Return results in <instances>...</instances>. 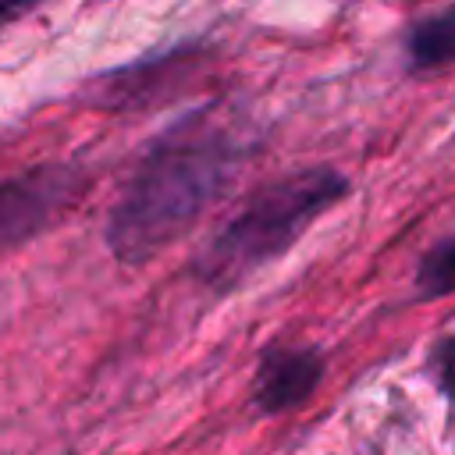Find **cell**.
I'll list each match as a JSON object with an SVG mask.
<instances>
[{
  "instance_id": "obj_7",
  "label": "cell",
  "mask_w": 455,
  "mask_h": 455,
  "mask_svg": "<svg viewBox=\"0 0 455 455\" xmlns=\"http://www.w3.org/2000/svg\"><path fill=\"white\" fill-rule=\"evenodd\" d=\"M430 370L437 377V387L455 402V334L441 338L434 345V355H430Z\"/></svg>"
},
{
  "instance_id": "obj_8",
  "label": "cell",
  "mask_w": 455,
  "mask_h": 455,
  "mask_svg": "<svg viewBox=\"0 0 455 455\" xmlns=\"http://www.w3.org/2000/svg\"><path fill=\"white\" fill-rule=\"evenodd\" d=\"M28 11V4H0V25L4 21H14V18H21Z\"/></svg>"
},
{
  "instance_id": "obj_6",
  "label": "cell",
  "mask_w": 455,
  "mask_h": 455,
  "mask_svg": "<svg viewBox=\"0 0 455 455\" xmlns=\"http://www.w3.org/2000/svg\"><path fill=\"white\" fill-rule=\"evenodd\" d=\"M416 291L423 299L455 291V235H448L444 242L427 249V256L419 259V270H416Z\"/></svg>"
},
{
  "instance_id": "obj_1",
  "label": "cell",
  "mask_w": 455,
  "mask_h": 455,
  "mask_svg": "<svg viewBox=\"0 0 455 455\" xmlns=\"http://www.w3.org/2000/svg\"><path fill=\"white\" fill-rule=\"evenodd\" d=\"M245 142L210 114L167 128L132 171L107 220V245L124 263H142L171 245L231 185Z\"/></svg>"
},
{
  "instance_id": "obj_5",
  "label": "cell",
  "mask_w": 455,
  "mask_h": 455,
  "mask_svg": "<svg viewBox=\"0 0 455 455\" xmlns=\"http://www.w3.org/2000/svg\"><path fill=\"white\" fill-rule=\"evenodd\" d=\"M405 57L416 71L455 60V7L412 21L405 32Z\"/></svg>"
},
{
  "instance_id": "obj_3",
  "label": "cell",
  "mask_w": 455,
  "mask_h": 455,
  "mask_svg": "<svg viewBox=\"0 0 455 455\" xmlns=\"http://www.w3.org/2000/svg\"><path fill=\"white\" fill-rule=\"evenodd\" d=\"M85 188L78 167H32L0 181V249H11L43 231Z\"/></svg>"
},
{
  "instance_id": "obj_4",
  "label": "cell",
  "mask_w": 455,
  "mask_h": 455,
  "mask_svg": "<svg viewBox=\"0 0 455 455\" xmlns=\"http://www.w3.org/2000/svg\"><path fill=\"white\" fill-rule=\"evenodd\" d=\"M323 377V359L316 348H270L259 359L252 398L263 412H284L299 402H306Z\"/></svg>"
},
{
  "instance_id": "obj_2",
  "label": "cell",
  "mask_w": 455,
  "mask_h": 455,
  "mask_svg": "<svg viewBox=\"0 0 455 455\" xmlns=\"http://www.w3.org/2000/svg\"><path fill=\"white\" fill-rule=\"evenodd\" d=\"M345 192L348 181L334 167H309L263 185L199 252L196 277L210 288H235L267 259L281 256L306 224H313Z\"/></svg>"
}]
</instances>
